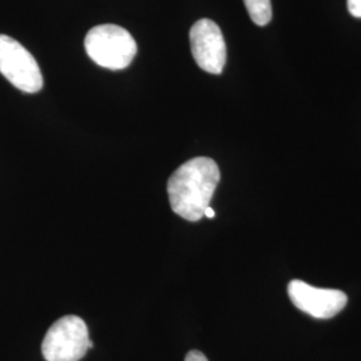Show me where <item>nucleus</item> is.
<instances>
[{
    "label": "nucleus",
    "mask_w": 361,
    "mask_h": 361,
    "mask_svg": "<svg viewBox=\"0 0 361 361\" xmlns=\"http://www.w3.org/2000/svg\"><path fill=\"white\" fill-rule=\"evenodd\" d=\"M219 180V165L212 158L197 157L180 165L168 182L169 201L173 212L188 221H200Z\"/></svg>",
    "instance_id": "nucleus-1"
},
{
    "label": "nucleus",
    "mask_w": 361,
    "mask_h": 361,
    "mask_svg": "<svg viewBox=\"0 0 361 361\" xmlns=\"http://www.w3.org/2000/svg\"><path fill=\"white\" fill-rule=\"evenodd\" d=\"M85 49L95 63L109 70H123L137 55V43L128 30L116 25L92 27Z\"/></svg>",
    "instance_id": "nucleus-2"
},
{
    "label": "nucleus",
    "mask_w": 361,
    "mask_h": 361,
    "mask_svg": "<svg viewBox=\"0 0 361 361\" xmlns=\"http://www.w3.org/2000/svg\"><path fill=\"white\" fill-rule=\"evenodd\" d=\"M92 343L86 323L78 316H65L52 324L42 343L46 361H79L85 357Z\"/></svg>",
    "instance_id": "nucleus-3"
},
{
    "label": "nucleus",
    "mask_w": 361,
    "mask_h": 361,
    "mask_svg": "<svg viewBox=\"0 0 361 361\" xmlns=\"http://www.w3.org/2000/svg\"><path fill=\"white\" fill-rule=\"evenodd\" d=\"M0 73L13 86L27 94L43 87V77L35 58L15 39L0 34Z\"/></svg>",
    "instance_id": "nucleus-4"
},
{
    "label": "nucleus",
    "mask_w": 361,
    "mask_h": 361,
    "mask_svg": "<svg viewBox=\"0 0 361 361\" xmlns=\"http://www.w3.org/2000/svg\"><path fill=\"white\" fill-rule=\"evenodd\" d=\"M189 37L198 67L209 74H221L226 63V44L219 25L210 19H200L192 27Z\"/></svg>",
    "instance_id": "nucleus-5"
},
{
    "label": "nucleus",
    "mask_w": 361,
    "mask_h": 361,
    "mask_svg": "<svg viewBox=\"0 0 361 361\" xmlns=\"http://www.w3.org/2000/svg\"><path fill=\"white\" fill-rule=\"evenodd\" d=\"M288 295L295 307L314 319H332L345 308L348 297L337 289H323L293 280L288 285Z\"/></svg>",
    "instance_id": "nucleus-6"
},
{
    "label": "nucleus",
    "mask_w": 361,
    "mask_h": 361,
    "mask_svg": "<svg viewBox=\"0 0 361 361\" xmlns=\"http://www.w3.org/2000/svg\"><path fill=\"white\" fill-rule=\"evenodd\" d=\"M246 10L257 26H267L271 20V0H244Z\"/></svg>",
    "instance_id": "nucleus-7"
},
{
    "label": "nucleus",
    "mask_w": 361,
    "mask_h": 361,
    "mask_svg": "<svg viewBox=\"0 0 361 361\" xmlns=\"http://www.w3.org/2000/svg\"><path fill=\"white\" fill-rule=\"evenodd\" d=\"M348 10L352 16L361 18V0H348Z\"/></svg>",
    "instance_id": "nucleus-8"
},
{
    "label": "nucleus",
    "mask_w": 361,
    "mask_h": 361,
    "mask_svg": "<svg viewBox=\"0 0 361 361\" xmlns=\"http://www.w3.org/2000/svg\"><path fill=\"white\" fill-rule=\"evenodd\" d=\"M185 361H209L207 359V356L202 353V352H200V350H190L188 355H186V357H185Z\"/></svg>",
    "instance_id": "nucleus-9"
},
{
    "label": "nucleus",
    "mask_w": 361,
    "mask_h": 361,
    "mask_svg": "<svg viewBox=\"0 0 361 361\" xmlns=\"http://www.w3.org/2000/svg\"><path fill=\"white\" fill-rule=\"evenodd\" d=\"M204 216L207 217V219H214V217H216V213H214V210H213L212 207H207V209H205V213H204Z\"/></svg>",
    "instance_id": "nucleus-10"
}]
</instances>
